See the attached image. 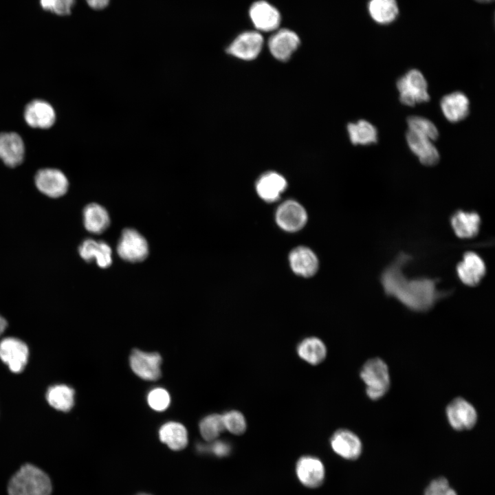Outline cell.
<instances>
[{"mask_svg": "<svg viewBox=\"0 0 495 495\" xmlns=\"http://www.w3.org/2000/svg\"><path fill=\"white\" fill-rule=\"evenodd\" d=\"M249 15L257 30L272 32L278 30L281 16L279 11L266 1H257L252 3Z\"/></svg>", "mask_w": 495, "mask_h": 495, "instance_id": "11", "label": "cell"}, {"mask_svg": "<svg viewBox=\"0 0 495 495\" xmlns=\"http://www.w3.org/2000/svg\"><path fill=\"white\" fill-rule=\"evenodd\" d=\"M41 8L58 16L71 14L76 0H39Z\"/></svg>", "mask_w": 495, "mask_h": 495, "instance_id": "34", "label": "cell"}, {"mask_svg": "<svg viewBox=\"0 0 495 495\" xmlns=\"http://www.w3.org/2000/svg\"><path fill=\"white\" fill-rule=\"evenodd\" d=\"M52 482L40 468L25 463L11 476L8 486V495H51Z\"/></svg>", "mask_w": 495, "mask_h": 495, "instance_id": "2", "label": "cell"}, {"mask_svg": "<svg viewBox=\"0 0 495 495\" xmlns=\"http://www.w3.org/2000/svg\"><path fill=\"white\" fill-rule=\"evenodd\" d=\"M368 11L373 20L381 25L393 22L399 14L396 0H369Z\"/></svg>", "mask_w": 495, "mask_h": 495, "instance_id": "28", "label": "cell"}, {"mask_svg": "<svg viewBox=\"0 0 495 495\" xmlns=\"http://www.w3.org/2000/svg\"><path fill=\"white\" fill-rule=\"evenodd\" d=\"M475 1L480 2V3H490V2L493 1L494 0H475Z\"/></svg>", "mask_w": 495, "mask_h": 495, "instance_id": "40", "label": "cell"}, {"mask_svg": "<svg viewBox=\"0 0 495 495\" xmlns=\"http://www.w3.org/2000/svg\"><path fill=\"white\" fill-rule=\"evenodd\" d=\"M87 5L92 9L99 10L105 8L110 0H85Z\"/></svg>", "mask_w": 495, "mask_h": 495, "instance_id": "38", "label": "cell"}, {"mask_svg": "<svg viewBox=\"0 0 495 495\" xmlns=\"http://www.w3.org/2000/svg\"><path fill=\"white\" fill-rule=\"evenodd\" d=\"M137 495H151V494H146V493H140V494H137Z\"/></svg>", "mask_w": 495, "mask_h": 495, "instance_id": "41", "label": "cell"}, {"mask_svg": "<svg viewBox=\"0 0 495 495\" xmlns=\"http://www.w3.org/2000/svg\"><path fill=\"white\" fill-rule=\"evenodd\" d=\"M210 446V450L217 456H225L230 452V445L223 441H214Z\"/></svg>", "mask_w": 495, "mask_h": 495, "instance_id": "37", "label": "cell"}, {"mask_svg": "<svg viewBox=\"0 0 495 495\" xmlns=\"http://www.w3.org/2000/svg\"><path fill=\"white\" fill-rule=\"evenodd\" d=\"M132 371L140 378L154 381L161 376L162 358L158 353L134 349L129 358Z\"/></svg>", "mask_w": 495, "mask_h": 495, "instance_id": "10", "label": "cell"}, {"mask_svg": "<svg viewBox=\"0 0 495 495\" xmlns=\"http://www.w3.org/2000/svg\"><path fill=\"white\" fill-rule=\"evenodd\" d=\"M275 31L268 40L270 52L277 60L287 61L298 47L300 38L296 32L289 29L283 28Z\"/></svg>", "mask_w": 495, "mask_h": 495, "instance_id": "13", "label": "cell"}, {"mask_svg": "<svg viewBox=\"0 0 495 495\" xmlns=\"http://www.w3.org/2000/svg\"><path fill=\"white\" fill-rule=\"evenodd\" d=\"M199 430L205 440H215L225 430L222 415L212 414L204 417L199 424Z\"/></svg>", "mask_w": 495, "mask_h": 495, "instance_id": "31", "label": "cell"}, {"mask_svg": "<svg viewBox=\"0 0 495 495\" xmlns=\"http://www.w3.org/2000/svg\"><path fill=\"white\" fill-rule=\"evenodd\" d=\"M82 214L84 226L89 232L100 234L109 226L110 219L107 211L98 204L92 203L86 206Z\"/></svg>", "mask_w": 495, "mask_h": 495, "instance_id": "25", "label": "cell"}, {"mask_svg": "<svg viewBox=\"0 0 495 495\" xmlns=\"http://www.w3.org/2000/svg\"><path fill=\"white\" fill-rule=\"evenodd\" d=\"M8 323L6 319L0 315V335H1L7 327Z\"/></svg>", "mask_w": 495, "mask_h": 495, "instance_id": "39", "label": "cell"}, {"mask_svg": "<svg viewBox=\"0 0 495 495\" xmlns=\"http://www.w3.org/2000/svg\"><path fill=\"white\" fill-rule=\"evenodd\" d=\"M424 495H457L445 477L432 480L425 489Z\"/></svg>", "mask_w": 495, "mask_h": 495, "instance_id": "36", "label": "cell"}, {"mask_svg": "<svg viewBox=\"0 0 495 495\" xmlns=\"http://www.w3.org/2000/svg\"><path fill=\"white\" fill-rule=\"evenodd\" d=\"M263 38L257 31H246L238 35L226 48L228 54L245 60L256 58L261 52Z\"/></svg>", "mask_w": 495, "mask_h": 495, "instance_id": "9", "label": "cell"}, {"mask_svg": "<svg viewBox=\"0 0 495 495\" xmlns=\"http://www.w3.org/2000/svg\"><path fill=\"white\" fill-rule=\"evenodd\" d=\"M287 188L285 179L275 172H267L259 177L256 189L259 197L267 202L278 200Z\"/></svg>", "mask_w": 495, "mask_h": 495, "instance_id": "21", "label": "cell"}, {"mask_svg": "<svg viewBox=\"0 0 495 495\" xmlns=\"http://www.w3.org/2000/svg\"><path fill=\"white\" fill-rule=\"evenodd\" d=\"M225 429L230 432L239 435L246 430L245 417L239 411L231 410L222 415Z\"/></svg>", "mask_w": 495, "mask_h": 495, "instance_id": "33", "label": "cell"}, {"mask_svg": "<svg viewBox=\"0 0 495 495\" xmlns=\"http://www.w3.org/2000/svg\"><path fill=\"white\" fill-rule=\"evenodd\" d=\"M396 86L399 101L406 106L414 107L430 100L427 81L417 69H411L399 77Z\"/></svg>", "mask_w": 495, "mask_h": 495, "instance_id": "4", "label": "cell"}, {"mask_svg": "<svg viewBox=\"0 0 495 495\" xmlns=\"http://www.w3.org/2000/svg\"><path fill=\"white\" fill-rule=\"evenodd\" d=\"M29 357L27 344L16 338H6L0 342V359L14 373H20L25 368Z\"/></svg>", "mask_w": 495, "mask_h": 495, "instance_id": "5", "label": "cell"}, {"mask_svg": "<svg viewBox=\"0 0 495 495\" xmlns=\"http://www.w3.org/2000/svg\"><path fill=\"white\" fill-rule=\"evenodd\" d=\"M297 353L300 358L311 364L322 362L327 354L324 344L318 338L310 337L301 341L297 347Z\"/></svg>", "mask_w": 495, "mask_h": 495, "instance_id": "30", "label": "cell"}, {"mask_svg": "<svg viewBox=\"0 0 495 495\" xmlns=\"http://www.w3.org/2000/svg\"><path fill=\"white\" fill-rule=\"evenodd\" d=\"M117 251L118 255L126 261L140 262L147 257L148 245L144 237L138 231L127 228L122 233Z\"/></svg>", "mask_w": 495, "mask_h": 495, "instance_id": "6", "label": "cell"}, {"mask_svg": "<svg viewBox=\"0 0 495 495\" xmlns=\"http://www.w3.org/2000/svg\"><path fill=\"white\" fill-rule=\"evenodd\" d=\"M448 421L456 430L472 428L477 421V412L474 407L462 397L454 399L446 409Z\"/></svg>", "mask_w": 495, "mask_h": 495, "instance_id": "8", "label": "cell"}, {"mask_svg": "<svg viewBox=\"0 0 495 495\" xmlns=\"http://www.w3.org/2000/svg\"><path fill=\"white\" fill-rule=\"evenodd\" d=\"M78 253L87 262L95 259L98 265L102 268L109 267L112 263L111 249L108 244L102 241L85 239L79 246Z\"/></svg>", "mask_w": 495, "mask_h": 495, "instance_id": "22", "label": "cell"}, {"mask_svg": "<svg viewBox=\"0 0 495 495\" xmlns=\"http://www.w3.org/2000/svg\"><path fill=\"white\" fill-rule=\"evenodd\" d=\"M276 223L283 230L296 232L303 228L307 220L304 208L294 200H287L278 208L276 212Z\"/></svg>", "mask_w": 495, "mask_h": 495, "instance_id": "14", "label": "cell"}, {"mask_svg": "<svg viewBox=\"0 0 495 495\" xmlns=\"http://www.w3.org/2000/svg\"><path fill=\"white\" fill-rule=\"evenodd\" d=\"M360 377L366 384V393L372 400L382 397L389 390L390 379L388 368L379 358L367 360L360 371Z\"/></svg>", "mask_w": 495, "mask_h": 495, "instance_id": "3", "label": "cell"}, {"mask_svg": "<svg viewBox=\"0 0 495 495\" xmlns=\"http://www.w3.org/2000/svg\"><path fill=\"white\" fill-rule=\"evenodd\" d=\"M159 437L173 450H182L188 443L187 430L177 422L170 421L164 424L159 430Z\"/></svg>", "mask_w": 495, "mask_h": 495, "instance_id": "26", "label": "cell"}, {"mask_svg": "<svg viewBox=\"0 0 495 495\" xmlns=\"http://www.w3.org/2000/svg\"><path fill=\"white\" fill-rule=\"evenodd\" d=\"M24 155V143L18 133H0V159L6 166L13 168L20 165Z\"/></svg>", "mask_w": 495, "mask_h": 495, "instance_id": "19", "label": "cell"}, {"mask_svg": "<svg viewBox=\"0 0 495 495\" xmlns=\"http://www.w3.org/2000/svg\"><path fill=\"white\" fill-rule=\"evenodd\" d=\"M289 260L294 272L303 277L314 275L318 268V261L316 254L306 247L294 249L289 254Z\"/></svg>", "mask_w": 495, "mask_h": 495, "instance_id": "24", "label": "cell"}, {"mask_svg": "<svg viewBox=\"0 0 495 495\" xmlns=\"http://www.w3.org/2000/svg\"><path fill=\"white\" fill-rule=\"evenodd\" d=\"M74 396V390L65 384H55L49 387L45 395L48 404L62 412H68L73 408Z\"/></svg>", "mask_w": 495, "mask_h": 495, "instance_id": "27", "label": "cell"}, {"mask_svg": "<svg viewBox=\"0 0 495 495\" xmlns=\"http://www.w3.org/2000/svg\"><path fill=\"white\" fill-rule=\"evenodd\" d=\"M296 473L299 481L309 488L318 487L325 478L322 462L313 456H301L296 462Z\"/></svg>", "mask_w": 495, "mask_h": 495, "instance_id": "12", "label": "cell"}, {"mask_svg": "<svg viewBox=\"0 0 495 495\" xmlns=\"http://www.w3.org/2000/svg\"><path fill=\"white\" fill-rule=\"evenodd\" d=\"M406 122L408 130L426 136L432 141H434L439 138V131L437 126L426 118L410 116L407 118Z\"/></svg>", "mask_w": 495, "mask_h": 495, "instance_id": "32", "label": "cell"}, {"mask_svg": "<svg viewBox=\"0 0 495 495\" xmlns=\"http://www.w3.org/2000/svg\"><path fill=\"white\" fill-rule=\"evenodd\" d=\"M455 234L461 239H471L479 232L481 218L476 212L456 211L450 218Z\"/></svg>", "mask_w": 495, "mask_h": 495, "instance_id": "23", "label": "cell"}, {"mask_svg": "<svg viewBox=\"0 0 495 495\" xmlns=\"http://www.w3.org/2000/svg\"><path fill=\"white\" fill-rule=\"evenodd\" d=\"M34 183L41 192L51 198L64 195L69 187L65 175L58 169L51 168L38 170L34 177Z\"/></svg>", "mask_w": 495, "mask_h": 495, "instance_id": "7", "label": "cell"}, {"mask_svg": "<svg viewBox=\"0 0 495 495\" xmlns=\"http://www.w3.org/2000/svg\"><path fill=\"white\" fill-rule=\"evenodd\" d=\"M26 123L32 128L49 129L55 122L56 113L52 106L43 100L29 102L24 111Z\"/></svg>", "mask_w": 495, "mask_h": 495, "instance_id": "18", "label": "cell"}, {"mask_svg": "<svg viewBox=\"0 0 495 495\" xmlns=\"http://www.w3.org/2000/svg\"><path fill=\"white\" fill-rule=\"evenodd\" d=\"M441 111L446 120L452 123L463 120L470 113V101L461 91L445 95L440 101Z\"/></svg>", "mask_w": 495, "mask_h": 495, "instance_id": "20", "label": "cell"}, {"mask_svg": "<svg viewBox=\"0 0 495 495\" xmlns=\"http://www.w3.org/2000/svg\"><path fill=\"white\" fill-rule=\"evenodd\" d=\"M333 450L347 460H355L361 455L362 443L360 438L347 429L336 431L330 440Z\"/></svg>", "mask_w": 495, "mask_h": 495, "instance_id": "17", "label": "cell"}, {"mask_svg": "<svg viewBox=\"0 0 495 495\" xmlns=\"http://www.w3.org/2000/svg\"><path fill=\"white\" fill-rule=\"evenodd\" d=\"M406 139L409 148L421 164L432 166L439 163V153L429 138L408 129Z\"/></svg>", "mask_w": 495, "mask_h": 495, "instance_id": "16", "label": "cell"}, {"mask_svg": "<svg viewBox=\"0 0 495 495\" xmlns=\"http://www.w3.org/2000/svg\"><path fill=\"white\" fill-rule=\"evenodd\" d=\"M349 139L354 145H370L377 142V130L374 125L364 120L351 122L347 125Z\"/></svg>", "mask_w": 495, "mask_h": 495, "instance_id": "29", "label": "cell"}, {"mask_svg": "<svg viewBox=\"0 0 495 495\" xmlns=\"http://www.w3.org/2000/svg\"><path fill=\"white\" fill-rule=\"evenodd\" d=\"M457 275L461 281L470 287L478 285L485 275L483 260L474 252H467L456 265Z\"/></svg>", "mask_w": 495, "mask_h": 495, "instance_id": "15", "label": "cell"}, {"mask_svg": "<svg viewBox=\"0 0 495 495\" xmlns=\"http://www.w3.org/2000/svg\"><path fill=\"white\" fill-rule=\"evenodd\" d=\"M412 257L401 252L381 274L380 281L387 296L394 297L409 309L424 312L432 309L450 292L439 291L437 280L428 278L408 279L403 274V267Z\"/></svg>", "mask_w": 495, "mask_h": 495, "instance_id": "1", "label": "cell"}, {"mask_svg": "<svg viewBox=\"0 0 495 495\" xmlns=\"http://www.w3.org/2000/svg\"><path fill=\"white\" fill-rule=\"evenodd\" d=\"M147 401L149 406L153 410L163 411L170 405V398L166 390L155 388L149 392Z\"/></svg>", "mask_w": 495, "mask_h": 495, "instance_id": "35", "label": "cell"}]
</instances>
